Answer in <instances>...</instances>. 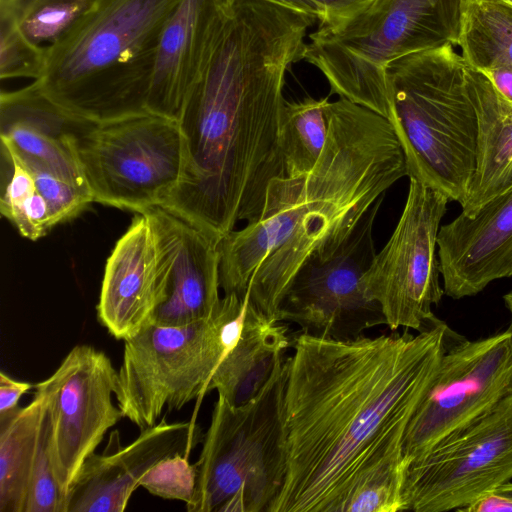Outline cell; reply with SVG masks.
I'll return each mask as SVG.
<instances>
[{
    "instance_id": "cell-5",
    "label": "cell",
    "mask_w": 512,
    "mask_h": 512,
    "mask_svg": "<svg viewBox=\"0 0 512 512\" xmlns=\"http://www.w3.org/2000/svg\"><path fill=\"white\" fill-rule=\"evenodd\" d=\"M467 64L453 45L404 56L387 69L389 120L404 152L408 177L464 202L475 167L477 115Z\"/></svg>"
},
{
    "instance_id": "cell-16",
    "label": "cell",
    "mask_w": 512,
    "mask_h": 512,
    "mask_svg": "<svg viewBox=\"0 0 512 512\" xmlns=\"http://www.w3.org/2000/svg\"><path fill=\"white\" fill-rule=\"evenodd\" d=\"M143 214L156 234L168 272L166 299L149 322L179 326L213 315L221 301L222 239L162 207Z\"/></svg>"
},
{
    "instance_id": "cell-26",
    "label": "cell",
    "mask_w": 512,
    "mask_h": 512,
    "mask_svg": "<svg viewBox=\"0 0 512 512\" xmlns=\"http://www.w3.org/2000/svg\"><path fill=\"white\" fill-rule=\"evenodd\" d=\"M0 211L24 238L32 241L45 236L55 226L31 172L4 144H1Z\"/></svg>"
},
{
    "instance_id": "cell-23",
    "label": "cell",
    "mask_w": 512,
    "mask_h": 512,
    "mask_svg": "<svg viewBox=\"0 0 512 512\" xmlns=\"http://www.w3.org/2000/svg\"><path fill=\"white\" fill-rule=\"evenodd\" d=\"M33 400L0 415V512H25L47 393L37 383Z\"/></svg>"
},
{
    "instance_id": "cell-22",
    "label": "cell",
    "mask_w": 512,
    "mask_h": 512,
    "mask_svg": "<svg viewBox=\"0 0 512 512\" xmlns=\"http://www.w3.org/2000/svg\"><path fill=\"white\" fill-rule=\"evenodd\" d=\"M291 341L285 325L248 303L241 337L216 368L207 391L216 390L232 406L245 404L266 384Z\"/></svg>"
},
{
    "instance_id": "cell-38",
    "label": "cell",
    "mask_w": 512,
    "mask_h": 512,
    "mask_svg": "<svg viewBox=\"0 0 512 512\" xmlns=\"http://www.w3.org/2000/svg\"><path fill=\"white\" fill-rule=\"evenodd\" d=\"M503 300H504V303H505L507 309L510 312L511 319H512V291H510L509 293L505 294L503 296Z\"/></svg>"
},
{
    "instance_id": "cell-18",
    "label": "cell",
    "mask_w": 512,
    "mask_h": 512,
    "mask_svg": "<svg viewBox=\"0 0 512 512\" xmlns=\"http://www.w3.org/2000/svg\"><path fill=\"white\" fill-rule=\"evenodd\" d=\"M229 0H181L160 36L148 112L179 120L232 12Z\"/></svg>"
},
{
    "instance_id": "cell-33",
    "label": "cell",
    "mask_w": 512,
    "mask_h": 512,
    "mask_svg": "<svg viewBox=\"0 0 512 512\" xmlns=\"http://www.w3.org/2000/svg\"><path fill=\"white\" fill-rule=\"evenodd\" d=\"M33 387L35 385L30 382L16 380L3 371L0 372V415L16 409L22 395Z\"/></svg>"
},
{
    "instance_id": "cell-29",
    "label": "cell",
    "mask_w": 512,
    "mask_h": 512,
    "mask_svg": "<svg viewBox=\"0 0 512 512\" xmlns=\"http://www.w3.org/2000/svg\"><path fill=\"white\" fill-rule=\"evenodd\" d=\"M46 63V50L33 45L17 26L6 0H0V78L39 79Z\"/></svg>"
},
{
    "instance_id": "cell-31",
    "label": "cell",
    "mask_w": 512,
    "mask_h": 512,
    "mask_svg": "<svg viewBox=\"0 0 512 512\" xmlns=\"http://www.w3.org/2000/svg\"><path fill=\"white\" fill-rule=\"evenodd\" d=\"M188 457L177 454L161 460L143 476L140 486L160 498L188 504L197 482L196 465L191 464Z\"/></svg>"
},
{
    "instance_id": "cell-14",
    "label": "cell",
    "mask_w": 512,
    "mask_h": 512,
    "mask_svg": "<svg viewBox=\"0 0 512 512\" xmlns=\"http://www.w3.org/2000/svg\"><path fill=\"white\" fill-rule=\"evenodd\" d=\"M117 380L118 371L106 353L82 344L40 382L48 396L54 457L67 496L85 460L124 417L112 400Z\"/></svg>"
},
{
    "instance_id": "cell-32",
    "label": "cell",
    "mask_w": 512,
    "mask_h": 512,
    "mask_svg": "<svg viewBox=\"0 0 512 512\" xmlns=\"http://www.w3.org/2000/svg\"><path fill=\"white\" fill-rule=\"evenodd\" d=\"M320 13V28L337 29L370 8L377 0H309Z\"/></svg>"
},
{
    "instance_id": "cell-6",
    "label": "cell",
    "mask_w": 512,
    "mask_h": 512,
    "mask_svg": "<svg viewBox=\"0 0 512 512\" xmlns=\"http://www.w3.org/2000/svg\"><path fill=\"white\" fill-rule=\"evenodd\" d=\"M466 0H377L337 29L320 28L303 60L326 78L331 92L382 117H392L387 69L407 55L457 46Z\"/></svg>"
},
{
    "instance_id": "cell-3",
    "label": "cell",
    "mask_w": 512,
    "mask_h": 512,
    "mask_svg": "<svg viewBox=\"0 0 512 512\" xmlns=\"http://www.w3.org/2000/svg\"><path fill=\"white\" fill-rule=\"evenodd\" d=\"M324 149L314 168L277 177L259 218L220 242V287L274 321L300 267L330 255L376 200L408 176L391 122L345 98L328 102Z\"/></svg>"
},
{
    "instance_id": "cell-34",
    "label": "cell",
    "mask_w": 512,
    "mask_h": 512,
    "mask_svg": "<svg viewBox=\"0 0 512 512\" xmlns=\"http://www.w3.org/2000/svg\"><path fill=\"white\" fill-rule=\"evenodd\" d=\"M460 511L464 512H512V499L499 494L496 491H489L471 502Z\"/></svg>"
},
{
    "instance_id": "cell-9",
    "label": "cell",
    "mask_w": 512,
    "mask_h": 512,
    "mask_svg": "<svg viewBox=\"0 0 512 512\" xmlns=\"http://www.w3.org/2000/svg\"><path fill=\"white\" fill-rule=\"evenodd\" d=\"M76 150L93 201L137 214L161 207L185 167L179 122L150 112L88 122Z\"/></svg>"
},
{
    "instance_id": "cell-28",
    "label": "cell",
    "mask_w": 512,
    "mask_h": 512,
    "mask_svg": "<svg viewBox=\"0 0 512 512\" xmlns=\"http://www.w3.org/2000/svg\"><path fill=\"white\" fill-rule=\"evenodd\" d=\"M67 498L59 480L54 457L52 420L47 396L25 512H67Z\"/></svg>"
},
{
    "instance_id": "cell-39",
    "label": "cell",
    "mask_w": 512,
    "mask_h": 512,
    "mask_svg": "<svg viewBox=\"0 0 512 512\" xmlns=\"http://www.w3.org/2000/svg\"><path fill=\"white\" fill-rule=\"evenodd\" d=\"M475 1L495 3V4L505 5V6L512 8V0H475Z\"/></svg>"
},
{
    "instance_id": "cell-36",
    "label": "cell",
    "mask_w": 512,
    "mask_h": 512,
    "mask_svg": "<svg viewBox=\"0 0 512 512\" xmlns=\"http://www.w3.org/2000/svg\"><path fill=\"white\" fill-rule=\"evenodd\" d=\"M236 0H229L230 3L235 2ZM265 2H269L278 6H282L299 13H303L309 16L316 18L319 21L320 13L317 7L310 2L309 0H261Z\"/></svg>"
},
{
    "instance_id": "cell-21",
    "label": "cell",
    "mask_w": 512,
    "mask_h": 512,
    "mask_svg": "<svg viewBox=\"0 0 512 512\" xmlns=\"http://www.w3.org/2000/svg\"><path fill=\"white\" fill-rule=\"evenodd\" d=\"M469 94L477 115L475 167L461 214L474 216L512 186V103L479 70L467 65Z\"/></svg>"
},
{
    "instance_id": "cell-35",
    "label": "cell",
    "mask_w": 512,
    "mask_h": 512,
    "mask_svg": "<svg viewBox=\"0 0 512 512\" xmlns=\"http://www.w3.org/2000/svg\"><path fill=\"white\" fill-rule=\"evenodd\" d=\"M481 71L497 89V91L512 103V68L494 66Z\"/></svg>"
},
{
    "instance_id": "cell-1",
    "label": "cell",
    "mask_w": 512,
    "mask_h": 512,
    "mask_svg": "<svg viewBox=\"0 0 512 512\" xmlns=\"http://www.w3.org/2000/svg\"><path fill=\"white\" fill-rule=\"evenodd\" d=\"M455 333L332 340L300 333L287 357V471L269 512H339L351 488L403 438Z\"/></svg>"
},
{
    "instance_id": "cell-17",
    "label": "cell",
    "mask_w": 512,
    "mask_h": 512,
    "mask_svg": "<svg viewBox=\"0 0 512 512\" xmlns=\"http://www.w3.org/2000/svg\"><path fill=\"white\" fill-rule=\"evenodd\" d=\"M168 272L156 234L137 214L107 258L97 317L116 339L126 340L150 320L167 296Z\"/></svg>"
},
{
    "instance_id": "cell-10",
    "label": "cell",
    "mask_w": 512,
    "mask_h": 512,
    "mask_svg": "<svg viewBox=\"0 0 512 512\" xmlns=\"http://www.w3.org/2000/svg\"><path fill=\"white\" fill-rule=\"evenodd\" d=\"M409 190L399 221L362 277L366 295L377 302L391 331L417 332L439 319L432 306L444 294L440 286L437 238L448 197L409 178Z\"/></svg>"
},
{
    "instance_id": "cell-20",
    "label": "cell",
    "mask_w": 512,
    "mask_h": 512,
    "mask_svg": "<svg viewBox=\"0 0 512 512\" xmlns=\"http://www.w3.org/2000/svg\"><path fill=\"white\" fill-rule=\"evenodd\" d=\"M88 122L54 103L35 81L0 94L1 141L90 191L76 150L77 135Z\"/></svg>"
},
{
    "instance_id": "cell-7",
    "label": "cell",
    "mask_w": 512,
    "mask_h": 512,
    "mask_svg": "<svg viewBox=\"0 0 512 512\" xmlns=\"http://www.w3.org/2000/svg\"><path fill=\"white\" fill-rule=\"evenodd\" d=\"M287 358L248 402L218 395L198 461L189 512H269L286 477Z\"/></svg>"
},
{
    "instance_id": "cell-15",
    "label": "cell",
    "mask_w": 512,
    "mask_h": 512,
    "mask_svg": "<svg viewBox=\"0 0 512 512\" xmlns=\"http://www.w3.org/2000/svg\"><path fill=\"white\" fill-rule=\"evenodd\" d=\"M191 422L159 423L141 430L122 446L118 431L111 432L105 451L83 463L67 498V512H123L143 476L161 460L189 456L199 440Z\"/></svg>"
},
{
    "instance_id": "cell-37",
    "label": "cell",
    "mask_w": 512,
    "mask_h": 512,
    "mask_svg": "<svg viewBox=\"0 0 512 512\" xmlns=\"http://www.w3.org/2000/svg\"><path fill=\"white\" fill-rule=\"evenodd\" d=\"M494 491L498 492L501 495H504L510 499H512V483L507 482L498 488H496Z\"/></svg>"
},
{
    "instance_id": "cell-12",
    "label": "cell",
    "mask_w": 512,
    "mask_h": 512,
    "mask_svg": "<svg viewBox=\"0 0 512 512\" xmlns=\"http://www.w3.org/2000/svg\"><path fill=\"white\" fill-rule=\"evenodd\" d=\"M384 196L363 215L349 236L328 256L306 261L293 277L277 320L295 323L301 333L352 340L386 325L381 306L370 299L362 277L376 254L373 227Z\"/></svg>"
},
{
    "instance_id": "cell-27",
    "label": "cell",
    "mask_w": 512,
    "mask_h": 512,
    "mask_svg": "<svg viewBox=\"0 0 512 512\" xmlns=\"http://www.w3.org/2000/svg\"><path fill=\"white\" fill-rule=\"evenodd\" d=\"M18 28L35 46L48 50L89 9L93 0H6Z\"/></svg>"
},
{
    "instance_id": "cell-11",
    "label": "cell",
    "mask_w": 512,
    "mask_h": 512,
    "mask_svg": "<svg viewBox=\"0 0 512 512\" xmlns=\"http://www.w3.org/2000/svg\"><path fill=\"white\" fill-rule=\"evenodd\" d=\"M512 394V323L492 336L470 341L456 334L403 438L408 463Z\"/></svg>"
},
{
    "instance_id": "cell-8",
    "label": "cell",
    "mask_w": 512,
    "mask_h": 512,
    "mask_svg": "<svg viewBox=\"0 0 512 512\" xmlns=\"http://www.w3.org/2000/svg\"><path fill=\"white\" fill-rule=\"evenodd\" d=\"M245 295H224L210 317L179 326L148 322L124 340L115 390L117 405L140 431L165 407L179 410L208 393L216 368L241 337Z\"/></svg>"
},
{
    "instance_id": "cell-24",
    "label": "cell",
    "mask_w": 512,
    "mask_h": 512,
    "mask_svg": "<svg viewBox=\"0 0 512 512\" xmlns=\"http://www.w3.org/2000/svg\"><path fill=\"white\" fill-rule=\"evenodd\" d=\"M457 46L466 64L477 70L512 68V8L466 0Z\"/></svg>"
},
{
    "instance_id": "cell-30",
    "label": "cell",
    "mask_w": 512,
    "mask_h": 512,
    "mask_svg": "<svg viewBox=\"0 0 512 512\" xmlns=\"http://www.w3.org/2000/svg\"><path fill=\"white\" fill-rule=\"evenodd\" d=\"M7 146L31 172L36 187L47 201L55 225L69 221L81 214L91 203V192L47 169L39 162Z\"/></svg>"
},
{
    "instance_id": "cell-19",
    "label": "cell",
    "mask_w": 512,
    "mask_h": 512,
    "mask_svg": "<svg viewBox=\"0 0 512 512\" xmlns=\"http://www.w3.org/2000/svg\"><path fill=\"white\" fill-rule=\"evenodd\" d=\"M437 253L444 294L455 300L512 277V186L474 216L441 225Z\"/></svg>"
},
{
    "instance_id": "cell-2",
    "label": "cell",
    "mask_w": 512,
    "mask_h": 512,
    "mask_svg": "<svg viewBox=\"0 0 512 512\" xmlns=\"http://www.w3.org/2000/svg\"><path fill=\"white\" fill-rule=\"evenodd\" d=\"M316 18L261 0H236L178 120L182 179L162 208L222 239L256 221L272 179L285 177L279 122L285 77L303 60Z\"/></svg>"
},
{
    "instance_id": "cell-25",
    "label": "cell",
    "mask_w": 512,
    "mask_h": 512,
    "mask_svg": "<svg viewBox=\"0 0 512 512\" xmlns=\"http://www.w3.org/2000/svg\"><path fill=\"white\" fill-rule=\"evenodd\" d=\"M328 102V97L285 101L279 122L285 177L302 176L316 165L328 136Z\"/></svg>"
},
{
    "instance_id": "cell-13",
    "label": "cell",
    "mask_w": 512,
    "mask_h": 512,
    "mask_svg": "<svg viewBox=\"0 0 512 512\" xmlns=\"http://www.w3.org/2000/svg\"><path fill=\"white\" fill-rule=\"evenodd\" d=\"M512 479V394L411 460L403 511H460Z\"/></svg>"
},
{
    "instance_id": "cell-4",
    "label": "cell",
    "mask_w": 512,
    "mask_h": 512,
    "mask_svg": "<svg viewBox=\"0 0 512 512\" xmlns=\"http://www.w3.org/2000/svg\"><path fill=\"white\" fill-rule=\"evenodd\" d=\"M181 0H93L35 82L69 113L101 123L148 112L163 28Z\"/></svg>"
}]
</instances>
